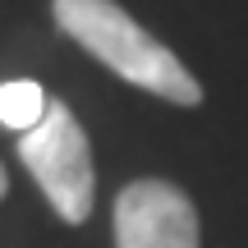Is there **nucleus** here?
<instances>
[{
  "instance_id": "1",
  "label": "nucleus",
  "mask_w": 248,
  "mask_h": 248,
  "mask_svg": "<svg viewBox=\"0 0 248 248\" xmlns=\"http://www.w3.org/2000/svg\"><path fill=\"white\" fill-rule=\"evenodd\" d=\"M51 18L69 42H78L92 60H101L124 83L170 101V106H202V83L124 5L115 0H51Z\"/></svg>"
},
{
  "instance_id": "2",
  "label": "nucleus",
  "mask_w": 248,
  "mask_h": 248,
  "mask_svg": "<svg viewBox=\"0 0 248 248\" xmlns=\"http://www.w3.org/2000/svg\"><path fill=\"white\" fill-rule=\"evenodd\" d=\"M18 161L37 179L42 198L55 207L64 225H83L97 207V166H92V142L83 133L69 101H51L42 124L18 133Z\"/></svg>"
},
{
  "instance_id": "3",
  "label": "nucleus",
  "mask_w": 248,
  "mask_h": 248,
  "mask_svg": "<svg viewBox=\"0 0 248 248\" xmlns=\"http://www.w3.org/2000/svg\"><path fill=\"white\" fill-rule=\"evenodd\" d=\"M115 248H202L193 198L170 179H133L115 198Z\"/></svg>"
},
{
  "instance_id": "4",
  "label": "nucleus",
  "mask_w": 248,
  "mask_h": 248,
  "mask_svg": "<svg viewBox=\"0 0 248 248\" xmlns=\"http://www.w3.org/2000/svg\"><path fill=\"white\" fill-rule=\"evenodd\" d=\"M46 106H51V97L42 92V83L32 78H14L0 88V124L14 133H28L32 124H42Z\"/></svg>"
},
{
  "instance_id": "5",
  "label": "nucleus",
  "mask_w": 248,
  "mask_h": 248,
  "mask_svg": "<svg viewBox=\"0 0 248 248\" xmlns=\"http://www.w3.org/2000/svg\"><path fill=\"white\" fill-rule=\"evenodd\" d=\"M9 193V175H5V166H0V198Z\"/></svg>"
}]
</instances>
